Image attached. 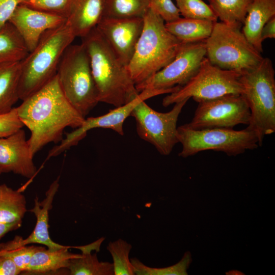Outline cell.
Masks as SVG:
<instances>
[{"label":"cell","instance_id":"6da1fadb","mask_svg":"<svg viewBox=\"0 0 275 275\" xmlns=\"http://www.w3.org/2000/svg\"><path fill=\"white\" fill-rule=\"evenodd\" d=\"M16 108L31 132L28 142L33 156L48 143L61 142L65 128H77L85 119L65 97L57 74Z\"/></svg>","mask_w":275,"mask_h":275},{"label":"cell","instance_id":"7a4b0ae2","mask_svg":"<svg viewBox=\"0 0 275 275\" xmlns=\"http://www.w3.org/2000/svg\"><path fill=\"white\" fill-rule=\"evenodd\" d=\"M88 52L98 101L115 107L124 105L139 93L126 66L122 63L96 27L82 38Z\"/></svg>","mask_w":275,"mask_h":275},{"label":"cell","instance_id":"3957f363","mask_svg":"<svg viewBox=\"0 0 275 275\" xmlns=\"http://www.w3.org/2000/svg\"><path fill=\"white\" fill-rule=\"evenodd\" d=\"M143 20L142 32L126 66L135 85L170 63L182 43L168 31L163 20L150 8L145 14Z\"/></svg>","mask_w":275,"mask_h":275},{"label":"cell","instance_id":"277c9868","mask_svg":"<svg viewBox=\"0 0 275 275\" xmlns=\"http://www.w3.org/2000/svg\"><path fill=\"white\" fill-rule=\"evenodd\" d=\"M75 38L66 22L44 33L36 47L21 61L19 99L24 100L56 75L65 51Z\"/></svg>","mask_w":275,"mask_h":275},{"label":"cell","instance_id":"5b68a950","mask_svg":"<svg viewBox=\"0 0 275 275\" xmlns=\"http://www.w3.org/2000/svg\"><path fill=\"white\" fill-rule=\"evenodd\" d=\"M242 26L216 22L205 40L206 57L211 64L240 75L257 67L264 58L247 40Z\"/></svg>","mask_w":275,"mask_h":275},{"label":"cell","instance_id":"8992f818","mask_svg":"<svg viewBox=\"0 0 275 275\" xmlns=\"http://www.w3.org/2000/svg\"><path fill=\"white\" fill-rule=\"evenodd\" d=\"M271 60L264 58L255 68L240 76L242 95L251 112L248 127L254 130L261 146L264 137L275 132V78Z\"/></svg>","mask_w":275,"mask_h":275},{"label":"cell","instance_id":"52a82bcc","mask_svg":"<svg viewBox=\"0 0 275 275\" xmlns=\"http://www.w3.org/2000/svg\"><path fill=\"white\" fill-rule=\"evenodd\" d=\"M57 76L66 99L85 118L99 101L89 57L82 43L71 44L66 49Z\"/></svg>","mask_w":275,"mask_h":275},{"label":"cell","instance_id":"ba28073f","mask_svg":"<svg viewBox=\"0 0 275 275\" xmlns=\"http://www.w3.org/2000/svg\"><path fill=\"white\" fill-rule=\"evenodd\" d=\"M177 139L182 145L179 156L185 158L206 150L236 156L259 146L256 132L247 127L240 130L227 128L194 130L184 125L177 128Z\"/></svg>","mask_w":275,"mask_h":275},{"label":"cell","instance_id":"9c48e42d","mask_svg":"<svg viewBox=\"0 0 275 275\" xmlns=\"http://www.w3.org/2000/svg\"><path fill=\"white\" fill-rule=\"evenodd\" d=\"M240 76L235 72L219 68L205 57L194 77L177 91L165 97L162 104L167 107L190 98L198 103L227 94H242L243 88Z\"/></svg>","mask_w":275,"mask_h":275},{"label":"cell","instance_id":"30bf717a","mask_svg":"<svg viewBox=\"0 0 275 275\" xmlns=\"http://www.w3.org/2000/svg\"><path fill=\"white\" fill-rule=\"evenodd\" d=\"M188 100L185 99L175 103L173 108L167 113L157 112L145 101L140 102L130 115L135 120L138 135L153 145L160 154L169 155L178 143L177 123Z\"/></svg>","mask_w":275,"mask_h":275},{"label":"cell","instance_id":"8fae6325","mask_svg":"<svg viewBox=\"0 0 275 275\" xmlns=\"http://www.w3.org/2000/svg\"><path fill=\"white\" fill-rule=\"evenodd\" d=\"M251 112L242 94H230L198 102L191 121L184 125L191 129H233L248 125Z\"/></svg>","mask_w":275,"mask_h":275},{"label":"cell","instance_id":"7c38bea8","mask_svg":"<svg viewBox=\"0 0 275 275\" xmlns=\"http://www.w3.org/2000/svg\"><path fill=\"white\" fill-rule=\"evenodd\" d=\"M205 40L182 42L170 63L150 78L135 85L138 92L146 89H168L186 84L197 73L206 57Z\"/></svg>","mask_w":275,"mask_h":275},{"label":"cell","instance_id":"4fadbf2b","mask_svg":"<svg viewBox=\"0 0 275 275\" xmlns=\"http://www.w3.org/2000/svg\"><path fill=\"white\" fill-rule=\"evenodd\" d=\"M178 87L168 89H146L139 92L136 97L128 103L116 107L107 113L96 117L85 119L82 124L73 131L66 134L59 145L53 147L48 152L47 159L57 156L71 147L76 145L92 129L102 128L112 129L120 135L124 134L123 124L125 120L140 102L161 94L176 91Z\"/></svg>","mask_w":275,"mask_h":275},{"label":"cell","instance_id":"5bb4252c","mask_svg":"<svg viewBox=\"0 0 275 275\" xmlns=\"http://www.w3.org/2000/svg\"><path fill=\"white\" fill-rule=\"evenodd\" d=\"M143 17H103L97 29L123 64L127 66L143 30Z\"/></svg>","mask_w":275,"mask_h":275},{"label":"cell","instance_id":"9a60e30c","mask_svg":"<svg viewBox=\"0 0 275 275\" xmlns=\"http://www.w3.org/2000/svg\"><path fill=\"white\" fill-rule=\"evenodd\" d=\"M66 20L64 17L20 4L8 22L15 28L30 52L36 47L44 33L61 25Z\"/></svg>","mask_w":275,"mask_h":275},{"label":"cell","instance_id":"2e32d148","mask_svg":"<svg viewBox=\"0 0 275 275\" xmlns=\"http://www.w3.org/2000/svg\"><path fill=\"white\" fill-rule=\"evenodd\" d=\"M34 156L21 128L13 134L0 138V172H13L28 178H33L37 169Z\"/></svg>","mask_w":275,"mask_h":275},{"label":"cell","instance_id":"e0dca14e","mask_svg":"<svg viewBox=\"0 0 275 275\" xmlns=\"http://www.w3.org/2000/svg\"><path fill=\"white\" fill-rule=\"evenodd\" d=\"M59 177L51 183L42 201H39L37 197L34 199V206L30 211L35 215L36 224L32 233L26 238L16 236L12 240L8 241L9 243L16 246L43 244L51 250L67 246L54 242L50 237L48 231L49 211L52 208L53 199L59 188Z\"/></svg>","mask_w":275,"mask_h":275},{"label":"cell","instance_id":"ac0fdd59","mask_svg":"<svg viewBox=\"0 0 275 275\" xmlns=\"http://www.w3.org/2000/svg\"><path fill=\"white\" fill-rule=\"evenodd\" d=\"M104 0H74L66 23L76 37L83 38L103 17Z\"/></svg>","mask_w":275,"mask_h":275},{"label":"cell","instance_id":"d6986e66","mask_svg":"<svg viewBox=\"0 0 275 275\" xmlns=\"http://www.w3.org/2000/svg\"><path fill=\"white\" fill-rule=\"evenodd\" d=\"M275 16V0H253L248 10L241 31L247 40L260 53L263 52L260 34L263 26Z\"/></svg>","mask_w":275,"mask_h":275},{"label":"cell","instance_id":"ffe728a7","mask_svg":"<svg viewBox=\"0 0 275 275\" xmlns=\"http://www.w3.org/2000/svg\"><path fill=\"white\" fill-rule=\"evenodd\" d=\"M73 247L67 246L56 250L46 249L42 247L33 254L24 272L28 274H43L62 268L67 269L70 260L79 255L69 251V249Z\"/></svg>","mask_w":275,"mask_h":275},{"label":"cell","instance_id":"44dd1931","mask_svg":"<svg viewBox=\"0 0 275 275\" xmlns=\"http://www.w3.org/2000/svg\"><path fill=\"white\" fill-rule=\"evenodd\" d=\"M216 22L208 20L180 18L165 25L168 31L182 42L206 40L211 35Z\"/></svg>","mask_w":275,"mask_h":275},{"label":"cell","instance_id":"7402d4cb","mask_svg":"<svg viewBox=\"0 0 275 275\" xmlns=\"http://www.w3.org/2000/svg\"><path fill=\"white\" fill-rule=\"evenodd\" d=\"M20 74L21 62L0 65V115L11 111L19 99Z\"/></svg>","mask_w":275,"mask_h":275},{"label":"cell","instance_id":"603a6c76","mask_svg":"<svg viewBox=\"0 0 275 275\" xmlns=\"http://www.w3.org/2000/svg\"><path fill=\"white\" fill-rule=\"evenodd\" d=\"M29 52L15 28L7 22L0 29V65L21 62Z\"/></svg>","mask_w":275,"mask_h":275},{"label":"cell","instance_id":"cb8c5ba5","mask_svg":"<svg viewBox=\"0 0 275 275\" xmlns=\"http://www.w3.org/2000/svg\"><path fill=\"white\" fill-rule=\"evenodd\" d=\"M26 211V199L21 191L0 184V223L22 222Z\"/></svg>","mask_w":275,"mask_h":275},{"label":"cell","instance_id":"d4e9b609","mask_svg":"<svg viewBox=\"0 0 275 275\" xmlns=\"http://www.w3.org/2000/svg\"><path fill=\"white\" fill-rule=\"evenodd\" d=\"M70 260L67 269L71 275H114L113 263L98 260L97 253L81 252Z\"/></svg>","mask_w":275,"mask_h":275},{"label":"cell","instance_id":"484cf974","mask_svg":"<svg viewBox=\"0 0 275 275\" xmlns=\"http://www.w3.org/2000/svg\"><path fill=\"white\" fill-rule=\"evenodd\" d=\"M221 22L243 24L253 0H207Z\"/></svg>","mask_w":275,"mask_h":275},{"label":"cell","instance_id":"4316f807","mask_svg":"<svg viewBox=\"0 0 275 275\" xmlns=\"http://www.w3.org/2000/svg\"><path fill=\"white\" fill-rule=\"evenodd\" d=\"M149 5V0H104L103 17L143 18Z\"/></svg>","mask_w":275,"mask_h":275},{"label":"cell","instance_id":"83f0119b","mask_svg":"<svg viewBox=\"0 0 275 275\" xmlns=\"http://www.w3.org/2000/svg\"><path fill=\"white\" fill-rule=\"evenodd\" d=\"M132 245L126 241L119 239L111 241L107 250L113 259L114 275H134V267L129 259Z\"/></svg>","mask_w":275,"mask_h":275},{"label":"cell","instance_id":"f1b7e54d","mask_svg":"<svg viewBox=\"0 0 275 275\" xmlns=\"http://www.w3.org/2000/svg\"><path fill=\"white\" fill-rule=\"evenodd\" d=\"M42 248L34 245H13L7 241L0 243V255L10 259L21 272H24L33 254Z\"/></svg>","mask_w":275,"mask_h":275},{"label":"cell","instance_id":"f546056e","mask_svg":"<svg viewBox=\"0 0 275 275\" xmlns=\"http://www.w3.org/2000/svg\"><path fill=\"white\" fill-rule=\"evenodd\" d=\"M190 256L186 253L177 264L164 268H155L147 266L139 259H130L134 267L135 274L137 275H183L186 274V270L190 262Z\"/></svg>","mask_w":275,"mask_h":275},{"label":"cell","instance_id":"4dcf8cb0","mask_svg":"<svg viewBox=\"0 0 275 275\" xmlns=\"http://www.w3.org/2000/svg\"><path fill=\"white\" fill-rule=\"evenodd\" d=\"M176 6L183 18L208 20L217 22V17L202 0H176Z\"/></svg>","mask_w":275,"mask_h":275},{"label":"cell","instance_id":"1f68e13d","mask_svg":"<svg viewBox=\"0 0 275 275\" xmlns=\"http://www.w3.org/2000/svg\"><path fill=\"white\" fill-rule=\"evenodd\" d=\"M74 0H23L21 4L42 11L68 17Z\"/></svg>","mask_w":275,"mask_h":275},{"label":"cell","instance_id":"d6a6232c","mask_svg":"<svg viewBox=\"0 0 275 275\" xmlns=\"http://www.w3.org/2000/svg\"><path fill=\"white\" fill-rule=\"evenodd\" d=\"M149 8L157 14L165 23L180 18L179 9L172 0H149Z\"/></svg>","mask_w":275,"mask_h":275},{"label":"cell","instance_id":"836d02e7","mask_svg":"<svg viewBox=\"0 0 275 275\" xmlns=\"http://www.w3.org/2000/svg\"><path fill=\"white\" fill-rule=\"evenodd\" d=\"M16 107L9 112L0 115V138L7 137L23 127Z\"/></svg>","mask_w":275,"mask_h":275},{"label":"cell","instance_id":"e575fe53","mask_svg":"<svg viewBox=\"0 0 275 275\" xmlns=\"http://www.w3.org/2000/svg\"><path fill=\"white\" fill-rule=\"evenodd\" d=\"M23 0H0V29L9 21L16 7Z\"/></svg>","mask_w":275,"mask_h":275},{"label":"cell","instance_id":"d590c367","mask_svg":"<svg viewBox=\"0 0 275 275\" xmlns=\"http://www.w3.org/2000/svg\"><path fill=\"white\" fill-rule=\"evenodd\" d=\"M21 273L9 259L0 255V275H17Z\"/></svg>","mask_w":275,"mask_h":275},{"label":"cell","instance_id":"8d00e7d4","mask_svg":"<svg viewBox=\"0 0 275 275\" xmlns=\"http://www.w3.org/2000/svg\"><path fill=\"white\" fill-rule=\"evenodd\" d=\"M275 38V16L271 17L263 26L260 39L263 41L266 39Z\"/></svg>","mask_w":275,"mask_h":275},{"label":"cell","instance_id":"74e56055","mask_svg":"<svg viewBox=\"0 0 275 275\" xmlns=\"http://www.w3.org/2000/svg\"><path fill=\"white\" fill-rule=\"evenodd\" d=\"M21 223L22 222L10 224L0 223V240L8 233L18 229L21 226Z\"/></svg>","mask_w":275,"mask_h":275},{"label":"cell","instance_id":"f35d334b","mask_svg":"<svg viewBox=\"0 0 275 275\" xmlns=\"http://www.w3.org/2000/svg\"><path fill=\"white\" fill-rule=\"evenodd\" d=\"M0 174H1V172H0Z\"/></svg>","mask_w":275,"mask_h":275}]
</instances>
